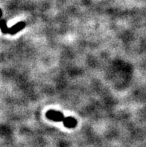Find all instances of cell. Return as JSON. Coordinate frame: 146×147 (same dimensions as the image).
<instances>
[{"instance_id": "cell-1", "label": "cell", "mask_w": 146, "mask_h": 147, "mask_svg": "<svg viewBox=\"0 0 146 147\" xmlns=\"http://www.w3.org/2000/svg\"><path fill=\"white\" fill-rule=\"evenodd\" d=\"M46 117L54 122L63 121L65 119L63 114L61 111L54 110H49L46 112Z\"/></svg>"}, {"instance_id": "cell-2", "label": "cell", "mask_w": 146, "mask_h": 147, "mask_svg": "<svg viewBox=\"0 0 146 147\" xmlns=\"http://www.w3.org/2000/svg\"><path fill=\"white\" fill-rule=\"evenodd\" d=\"M25 27H26V22H23V21H21V22H18V23L12 26V27L9 28L8 34H11V35H14L15 34L18 33L19 32L22 31Z\"/></svg>"}, {"instance_id": "cell-3", "label": "cell", "mask_w": 146, "mask_h": 147, "mask_svg": "<svg viewBox=\"0 0 146 147\" xmlns=\"http://www.w3.org/2000/svg\"><path fill=\"white\" fill-rule=\"evenodd\" d=\"M63 123L64 126L67 127V128H69V129H73V128H75L77 124H78L77 120H76L74 117H65Z\"/></svg>"}, {"instance_id": "cell-4", "label": "cell", "mask_w": 146, "mask_h": 147, "mask_svg": "<svg viewBox=\"0 0 146 147\" xmlns=\"http://www.w3.org/2000/svg\"><path fill=\"white\" fill-rule=\"evenodd\" d=\"M0 28H1V31H2V32L3 34L8 33V30H9V28H7V24H6L5 20H1Z\"/></svg>"}]
</instances>
